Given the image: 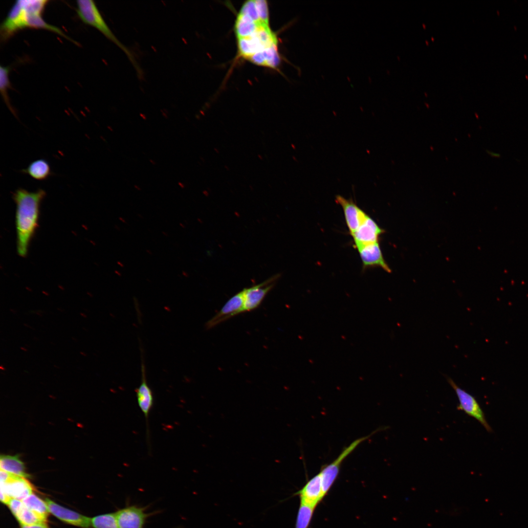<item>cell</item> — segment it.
<instances>
[{
    "label": "cell",
    "mask_w": 528,
    "mask_h": 528,
    "mask_svg": "<svg viewBox=\"0 0 528 528\" xmlns=\"http://www.w3.org/2000/svg\"><path fill=\"white\" fill-rule=\"evenodd\" d=\"M234 31L240 57L259 66L277 68L281 62L278 39L270 26L266 1H245L238 14Z\"/></svg>",
    "instance_id": "obj_1"
},
{
    "label": "cell",
    "mask_w": 528,
    "mask_h": 528,
    "mask_svg": "<svg viewBox=\"0 0 528 528\" xmlns=\"http://www.w3.org/2000/svg\"><path fill=\"white\" fill-rule=\"evenodd\" d=\"M46 195L43 189L31 192L19 187L12 194L16 206L17 250L22 257L26 256L31 239L38 225L40 209Z\"/></svg>",
    "instance_id": "obj_2"
},
{
    "label": "cell",
    "mask_w": 528,
    "mask_h": 528,
    "mask_svg": "<svg viewBox=\"0 0 528 528\" xmlns=\"http://www.w3.org/2000/svg\"><path fill=\"white\" fill-rule=\"evenodd\" d=\"M48 2L46 0L16 1L14 7V14L18 29L20 30L25 28L44 29L57 33L77 44L60 28L47 23L43 19L42 13Z\"/></svg>",
    "instance_id": "obj_3"
},
{
    "label": "cell",
    "mask_w": 528,
    "mask_h": 528,
    "mask_svg": "<svg viewBox=\"0 0 528 528\" xmlns=\"http://www.w3.org/2000/svg\"><path fill=\"white\" fill-rule=\"evenodd\" d=\"M77 13L85 23L93 26L101 32L108 39L120 48L129 58L137 71L138 76L141 77L142 70L137 64L134 55L115 37L103 18L94 2L91 0L77 1Z\"/></svg>",
    "instance_id": "obj_4"
},
{
    "label": "cell",
    "mask_w": 528,
    "mask_h": 528,
    "mask_svg": "<svg viewBox=\"0 0 528 528\" xmlns=\"http://www.w3.org/2000/svg\"><path fill=\"white\" fill-rule=\"evenodd\" d=\"M371 435L357 439L345 447L331 462L323 466L318 473L320 476L324 496L328 494L335 482L343 461L363 441Z\"/></svg>",
    "instance_id": "obj_5"
},
{
    "label": "cell",
    "mask_w": 528,
    "mask_h": 528,
    "mask_svg": "<svg viewBox=\"0 0 528 528\" xmlns=\"http://www.w3.org/2000/svg\"><path fill=\"white\" fill-rule=\"evenodd\" d=\"M444 376L458 397L459 403L457 409L463 411L468 416L478 420L487 432H492V429L486 421L484 414L475 397L460 388L451 377L446 375Z\"/></svg>",
    "instance_id": "obj_6"
},
{
    "label": "cell",
    "mask_w": 528,
    "mask_h": 528,
    "mask_svg": "<svg viewBox=\"0 0 528 528\" xmlns=\"http://www.w3.org/2000/svg\"><path fill=\"white\" fill-rule=\"evenodd\" d=\"M157 512H147L146 507L127 505L114 512L119 528H144L148 518Z\"/></svg>",
    "instance_id": "obj_7"
},
{
    "label": "cell",
    "mask_w": 528,
    "mask_h": 528,
    "mask_svg": "<svg viewBox=\"0 0 528 528\" xmlns=\"http://www.w3.org/2000/svg\"><path fill=\"white\" fill-rule=\"evenodd\" d=\"M279 278V275L276 274L259 284L243 289L244 312L258 308Z\"/></svg>",
    "instance_id": "obj_8"
},
{
    "label": "cell",
    "mask_w": 528,
    "mask_h": 528,
    "mask_svg": "<svg viewBox=\"0 0 528 528\" xmlns=\"http://www.w3.org/2000/svg\"><path fill=\"white\" fill-rule=\"evenodd\" d=\"M244 312L243 290L230 298L217 312L206 324L207 329H212L221 323L240 313Z\"/></svg>",
    "instance_id": "obj_9"
},
{
    "label": "cell",
    "mask_w": 528,
    "mask_h": 528,
    "mask_svg": "<svg viewBox=\"0 0 528 528\" xmlns=\"http://www.w3.org/2000/svg\"><path fill=\"white\" fill-rule=\"evenodd\" d=\"M45 501L49 512L63 522L84 528L91 527L90 518L62 506L49 499L45 498Z\"/></svg>",
    "instance_id": "obj_10"
},
{
    "label": "cell",
    "mask_w": 528,
    "mask_h": 528,
    "mask_svg": "<svg viewBox=\"0 0 528 528\" xmlns=\"http://www.w3.org/2000/svg\"><path fill=\"white\" fill-rule=\"evenodd\" d=\"M335 201L341 206L349 232L352 234L357 229L368 215L352 199L337 195Z\"/></svg>",
    "instance_id": "obj_11"
},
{
    "label": "cell",
    "mask_w": 528,
    "mask_h": 528,
    "mask_svg": "<svg viewBox=\"0 0 528 528\" xmlns=\"http://www.w3.org/2000/svg\"><path fill=\"white\" fill-rule=\"evenodd\" d=\"M384 232L375 221L367 215L352 236L355 246L378 242L379 236Z\"/></svg>",
    "instance_id": "obj_12"
},
{
    "label": "cell",
    "mask_w": 528,
    "mask_h": 528,
    "mask_svg": "<svg viewBox=\"0 0 528 528\" xmlns=\"http://www.w3.org/2000/svg\"><path fill=\"white\" fill-rule=\"evenodd\" d=\"M294 495L299 497L300 502L316 507L324 498L319 474L310 479Z\"/></svg>",
    "instance_id": "obj_13"
},
{
    "label": "cell",
    "mask_w": 528,
    "mask_h": 528,
    "mask_svg": "<svg viewBox=\"0 0 528 528\" xmlns=\"http://www.w3.org/2000/svg\"><path fill=\"white\" fill-rule=\"evenodd\" d=\"M364 267L377 266L390 273L391 270L386 263L378 242L356 247Z\"/></svg>",
    "instance_id": "obj_14"
},
{
    "label": "cell",
    "mask_w": 528,
    "mask_h": 528,
    "mask_svg": "<svg viewBox=\"0 0 528 528\" xmlns=\"http://www.w3.org/2000/svg\"><path fill=\"white\" fill-rule=\"evenodd\" d=\"M33 488L26 478L11 474L8 480L0 483V491L11 498L23 500L33 493Z\"/></svg>",
    "instance_id": "obj_15"
},
{
    "label": "cell",
    "mask_w": 528,
    "mask_h": 528,
    "mask_svg": "<svg viewBox=\"0 0 528 528\" xmlns=\"http://www.w3.org/2000/svg\"><path fill=\"white\" fill-rule=\"evenodd\" d=\"M135 393L138 406L147 423L149 414L153 407L154 398L153 391L147 381L145 367L143 362L141 365V381Z\"/></svg>",
    "instance_id": "obj_16"
},
{
    "label": "cell",
    "mask_w": 528,
    "mask_h": 528,
    "mask_svg": "<svg viewBox=\"0 0 528 528\" xmlns=\"http://www.w3.org/2000/svg\"><path fill=\"white\" fill-rule=\"evenodd\" d=\"M21 173L38 181L46 180L53 174L49 163L43 158L32 161L26 168L21 170Z\"/></svg>",
    "instance_id": "obj_17"
},
{
    "label": "cell",
    "mask_w": 528,
    "mask_h": 528,
    "mask_svg": "<svg viewBox=\"0 0 528 528\" xmlns=\"http://www.w3.org/2000/svg\"><path fill=\"white\" fill-rule=\"evenodd\" d=\"M0 467V470L18 476L25 478L29 477L25 472L24 463L20 459L19 455H1Z\"/></svg>",
    "instance_id": "obj_18"
},
{
    "label": "cell",
    "mask_w": 528,
    "mask_h": 528,
    "mask_svg": "<svg viewBox=\"0 0 528 528\" xmlns=\"http://www.w3.org/2000/svg\"><path fill=\"white\" fill-rule=\"evenodd\" d=\"M9 71L10 67L3 66H0V91L1 95L6 106L12 114L17 118V113L11 104L8 95V89L11 87L10 82L9 79Z\"/></svg>",
    "instance_id": "obj_19"
},
{
    "label": "cell",
    "mask_w": 528,
    "mask_h": 528,
    "mask_svg": "<svg viewBox=\"0 0 528 528\" xmlns=\"http://www.w3.org/2000/svg\"><path fill=\"white\" fill-rule=\"evenodd\" d=\"M28 508L47 519L49 511L46 502L33 492L22 500Z\"/></svg>",
    "instance_id": "obj_20"
},
{
    "label": "cell",
    "mask_w": 528,
    "mask_h": 528,
    "mask_svg": "<svg viewBox=\"0 0 528 528\" xmlns=\"http://www.w3.org/2000/svg\"><path fill=\"white\" fill-rule=\"evenodd\" d=\"M21 525L30 526L46 523V519L24 506L15 515Z\"/></svg>",
    "instance_id": "obj_21"
},
{
    "label": "cell",
    "mask_w": 528,
    "mask_h": 528,
    "mask_svg": "<svg viewBox=\"0 0 528 528\" xmlns=\"http://www.w3.org/2000/svg\"><path fill=\"white\" fill-rule=\"evenodd\" d=\"M315 508L300 502L295 528H308Z\"/></svg>",
    "instance_id": "obj_22"
},
{
    "label": "cell",
    "mask_w": 528,
    "mask_h": 528,
    "mask_svg": "<svg viewBox=\"0 0 528 528\" xmlns=\"http://www.w3.org/2000/svg\"><path fill=\"white\" fill-rule=\"evenodd\" d=\"M90 525L93 528H119L114 513H109L90 518Z\"/></svg>",
    "instance_id": "obj_23"
},
{
    "label": "cell",
    "mask_w": 528,
    "mask_h": 528,
    "mask_svg": "<svg viewBox=\"0 0 528 528\" xmlns=\"http://www.w3.org/2000/svg\"><path fill=\"white\" fill-rule=\"evenodd\" d=\"M7 505L14 516L24 506L22 500L15 498H11Z\"/></svg>",
    "instance_id": "obj_24"
},
{
    "label": "cell",
    "mask_w": 528,
    "mask_h": 528,
    "mask_svg": "<svg viewBox=\"0 0 528 528\" xmlns=\"http://www.w3.org/2000/svg\"><path fill=\"white\" fill-rule=\"evenodd\" d=\"M21 528H49L46 523L30 526L21 525Z\"/></svg>",
    "instance_id": "obj_25"
},
{
    "label": "cell",
    "mask_w": 528,
    "mask_h": 528,
    "mask_svg": "<svg viewBox=\"0 0 528 528\" xmlns=\"http://www.w3.org/2000/svg\"><path fill=\"white\" fill-rule=\"evenodd\" d=\"M488 153L491 156H492V157H500V154H498V153H494V152H490V151H488Z\"/></svg>",
    "instance_id": "obj_26"
},
{
    "label": "cell",
    "mask_w": 528,
    "mask_h": 528,
    "mask_svg": "<svg viewBox=\"0 0 528 528\" xmlns=\"http://www.w3.org/2000/svg\"><path fill=\"white\" fill-rule=\"evenodd\" d=\"M119 219H120V220H121V221H122V222H123V223H126V221L125 220V219H123V218H122V217H121V218H120Z\"/></svg>",
    "instance_id": "obj_27"
},
{
    "label": "cell",
    "mask_w": 528,
    "mask_h": 528,
    "mask_svg": "<svg viewBox=\"0 0 528 528\" xmlns=\"http://www.w3.org/2000/svg\"><path fill=\"white\" fill-rule=\"evenodd\" d=\"M80 315H81V316H82V317H84V318H87V315H86V314H84V313H82V312H81V313H80Z\"/></svg>",
    "instance_id": "obj_28"
},
{
    "label": "cell",
    "mask_w": 528,
    "mask_h": 528,
    "mask_svg": "<svg viewBox=\"0 0 528 528\" xmlns=\"http://www.w3.org/2000/svg\"><path fill=\"white\" fill-rule=\"evenodd\" d=\"M20 349H21L22 350V351H24V352H26V351H27V349L26 348H24V347H21L20 348Z\"/></svg>",
    "instance_id": "obj_29"
},
{
    "label": "cell",
    "mask_w": 528,
    "mask_h": 528,
    "mask_svg": "<svg viewBox=\"0 0 528 528\" xmlns=\"http://www.w3.org/2000/svg\"><path fill=\"white\" fill-rule=\"evenodd\" d=\"M80 354H81V355H83V356H87V354H86V353H85V352H80Z\"/></svg>",
    "instance_id": "obj_30"
},
{
    "label": "cell",
    "mask_w": 528,
    "mask_h": 528,
    "mask_svg": "<svg viewBox=\"0 0 528 528\" xmlns=\"http://www.w3.org/2000/svg\"><path fill=\"white\" fill-rule=\"evenodd\" d=\"M0 369L1 370H5V368H4V367H3V366H0Z\"/></svg>",
    "instance_id": "obj_31"
}]
</instances>
